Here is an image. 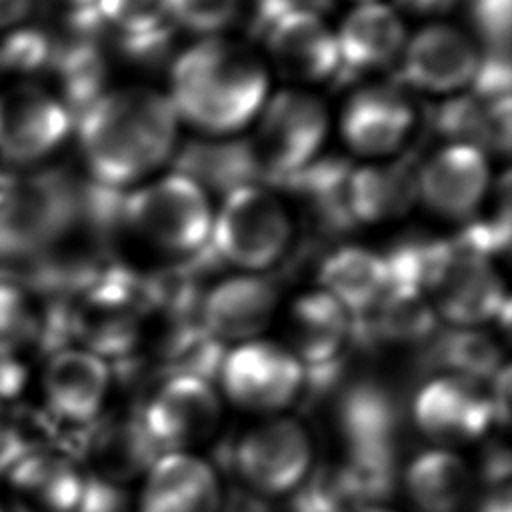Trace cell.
<instances>
[{"label":"cell","instance_id":"6da1fadb","mask_svg":"<svg viewBox=\"0 0 512 512\" xmlns=\"http://www.w3.org/2000/svg\"><path fill=\"white\" fill-rule=\"evenodd\" d=\"M78 138L94 182L122 190L172 156L176 112L156 90L120 88L80 112Z\"/></svg>","mask_w":512,"mask_h":512},{"label":"cell","instance_id":"7a4b0ae2","mask_svg":"<svg viewBox=\"0 0 512 512\" xmlns=\"http://www.w3.org/2000/svg\"><path fill=\"white\" fill-rule=\"evenodd\" d=\"M266 70L244 46L210 38L182 52L170 72V104L176 116L208 134H230L262 108Z\"/></svg>","mask_w":512,"mask_h":512},{"label":"cell","instance_id":"3957f363","mask_svg":"<svg viewBox=\"0 0 512 512\" xmlns=\"http://www.w3.org/2000/svg\"><path fill=\"white\" fill-rule=\"evenodd\" d=\"M148 298L144 278L124 266L108 264L78 292V302L68 308L70 336L100 358H126L136 348Z\"/></svg>","mask_w":512,"mask_h":512},{"label":"cell","instance_id":"277c9868","mask_svg":"<svg viewBox=\"0 0 512 512\" xmlns=\"http://www.w3.org/2000/svg\"><path fill=\"white\" fill-rule=\"evenodd\" d=\"M424 294L434 314L454 328H476L500 316L508 322V296L490 256L460 234L440 240Z\"/></svg>","mask_w":512,"mask_h":512},{"label":"cell","instance_id":"5b68a950","mask_svg":"<svg viewBox=\"0 0 512 512\" xmlns=\"http://www.w3.org/2000/svg\"><path fill=\"white\" fill-rule=\"evenodd\" d=\"M230 466L242 488L266 500L290 496L314 468V442L296 416H266L238 436Z\"/></svg>","mask_w":512,"mask_h":512},{"label":"cell","instance_id":"8992f818","mask_svg":"<svg viewBox=\"0 0 512 512\" xmlns=\"http://www.w3.org/2000/svg\"><path fill=\"white\" fill-rule=\"evenodd\" d=\"M288 244V212L280 198L260 184H246L226 194L208 240L218 260L246 270L276 264Z\"/></svg>","mask_w":512,"mask_h":512},{"label":"cell","instance_id":"52a82bcc","mask_svg":"<svg viewBox=\"0 0 512 512\" xmlns=\"http://www.w3.org/2000/svg\"><path fill=\"white\" fill-rule=\"evenodd\" d=\"M122 218L144 240L168 252H200L212 230L204 190L182 174H168L124 196Z\"/></svg>","mask_w":512,"mask_h":512},{"label":"cell","instance_id":"ba28073f","mask_svg":"<svg viewBox=\"0 0 512 512\" xmlns=\"http://www.w3.org/2000/svg\"><path fill=\"white\" fill-rule=\"evenodd\" d=\"M218 382L222 400L266 418L284 414L300 400L304 366L282 342L254 338L224 352Z\"/></svg>","mask_w":512,"mask_h":512},{"label":"cell","instance_id":"9c48e42d","mask_svg":"<svg viewBox=\"0 0 512 512\" xmlns=\"http://www.w3.org/2000/svg\"><path fill=\"white\" fill-rule=\"evenodd\" d=\"M80 216V194L60 176H0V252L58 240Z\"/></svg>","mask_w":512,"mask_h":512},{"label":"cell","instance_id":"30bf717a","mask_svg":"<svg viewBox=\"0 0 512 512\" xmlns=\"http://www.w3.org/2000/svg\"><path fill=\"white\" fill-rule=\"evenodd\" d=\"M326 130L328 116L316 96L298 90L278 92L264 106L256 138L250 140L264 182L282 184L316 160Z\"/></svg>","mask_w":512,"mask_h":512},{"label":"cell","instance_id":"8fae6325","mask_svg":"<svg viewBox=\"0 0 512 512\" xmlns=\"http://www.w3.org/2000/svg\"><path fill=\"white\" fill-rule=\"evenodd\" d=\"M140 420L162 454L192 452L218 434L224 400L210 380L172 374L144 402Z\"/></svg>","mask_w":512,"mask_h":512},{"label":"cell","instance_id":"7c38bea8","mask_svg":"<svg viewBox=\"0 0 512 512\" xmlns=\"http://www.w3.org/2000/svg\"><path fill=\"white\" fill-rule=\"evenodd\" d=\"M410 418L436 448L456 450L478 442L494 424L488 388L458 374H436L414 394Z\"/></svg>","mask_w":512,"mask_h":512},{"label":"cell","instance_id":"4fadbf2b","mask_svg":"<svg viewBox=\"0 0 512 512\" xmlns=\"http://www.w3.org/2000/svg\"><path fill=\"white\" fill-rule=\"evenodd\" d=\"M72 112L62 98L34 84L0 92V158L32 164L50 156L68 136Z\"/></svg>","mask_w":512,"mask_h":512},{"label":"cell","instance_id":"5bb4252c","mask_svg":"<svg viewBox=\"0 0 512 512\" xmlns=\"http://www.w3.org/2000/svg\"><path fill=\"white\" fill-rule=\"evenodd\" d=\"M334 430L348 462H398L400 410L386 386L360 380L346 386L334 404Z\"/></svg>","mask_w":512,"mask_h":512},{"label":"cell","instance_id":"9a60e30c","mask_svg":"<svg viewBox=\"0 0 512 512\" xmlns=\"http://www.w3.org/2000/svg\"><path fill=\"white\" fill-rule=\"evenodd\" d=\"M114 374L108 360L82 346H64L50 354L42 392L46 412L64 424L84 426L100 418Z\"/></svg>","mask_w":512,"mask_h":512},{"label":"cell","instance_id":"2e32d148","mask_svg":"<svg viewBox=\"0 0 512 512\" xmlns=\"http://www.w3.org/2000/svg\"><path fill=\"white\" fill-rule=\"evenodd\" d=\"M224 488L196 452H164L142 476L136 512H218Z\"/></svg>","mask_w":512,"mask_h":512},{"label":"cell","instance_id":"e0dca14e","mask_svg":"<svg viewBox=\"0 0 512 512\" xmlns=\"http://www.w3.org/2000/svg\"><path fill=\"white\" fill-rule=\"evenodd\" d=\"M478 62L480 54L466 34L446 24H432L402 48L398 82L444 94L472 82Z\"/></svg>","mask_w":512,"mask_h":512},{"label":"cell","instance_id":"ac0fdd59","mask_svg":"<svg viewBox=\"0 0 512 512\" xmlns=\"http://www.w3.org/2000/svg\"><path fill=\"white\" fill-rule=\"evenodd\" d=\"M278 306V288L264 276H232L216 284L200 300L198 318L204 330L224 342L258 338L272 322Z\"/></svg>","mask_w":512,"mask_h":512},{"label":"cell","instance_id":"d6986e66","mask_svg":"<svg viewBox=\"0 0 512 512\" xmlns=\"http://www.w3.org/2000/svg\"><path fill=\"white\" fill-rule=\"evenodd\" d=\"M488 176L482 148L450 144L418 168V194L432 212L462 220L480 206L488 188Z\"/></svg>","mask_w":512,"mask_h":512},{"label":"cell","instance_id":"ffe728a7","mask_svg":"<svg viewBox=\"0 0 512 512\" xmlns=\"http://www.w3.org/2000/svg\"><path fill=\"white\" fill-rule=\"evenodd\" d=\"M414 120V106L398 84H374L354 92L346 102L342 134L356 152L384 156L402 146Z\"/></svg>","mask_w":512,"mask_h":512},{"label":"cell","instance_id":"44dd1931","mask_svg":"<svg viewBox=\"0 0 512 512\" xmlns=\"http://www.w3.org/2000/svg\"><path fill=\"white\" fill-rule=\"evenodd\" d=\"M352 340V316L324 290L298 296L284 320V346L304 368L340 360Z\"/></svg>","mask_w":512,"mask_h":512},{"label":"cell","instance_id":"7402d4cb","mask_svg":"<svg viewBox=\"0 0 512 512\" xmlns=\"http://www.w3.org/2000/svg\"><path fill=\"white\" fill-rule=\"evenodd\" d=\"M266 46L276 70L296 82L336 80L340 56L336 34L320 16H292L272 24Z\"/></svg>","mask_w":512,"mask_h":512},{"label":"cell","instance_id":"603a6c76","mask_svg":"<svg viewBox=\"0 0 512 512\" xmlns=\"http://www.w3.org/2000/svg\"><path fill=\"white\" fill-rule=\"evenodd\" d=\"M402 488L416 512H468L476 478L458 452L432 446L404 466Z\"/></svg>","mask_w":512,"mask_h":512},{"label":"cell","instance_id":"cb8c5ba5","mask_svg":"<svg viewBox=\"0 0 512 512\" xmlns=\"http://www.w3.org/2000/svg\"><path fill=\"white\" fill-rule=\"evenodd\" d=\"M94 14L100 34L130 60L158 62L172 46L176 26L166 0H96Z\"/></svg>","mask_w":512,"mask_h":512},{"label":"cell","instance_id":"d4e9b609","mask_svg":"<svg viewBox=\"0 0 512 512\" xmlns=\"http://www.w3.org/2000/svg\"><path fill=\"white\" fill-rule=\"evenodd\" d=\"M336 44L340 56L336 80L346 82L394 62L404 48V24L390 6L366 2L346 16Z\"/></svg>","mask_w":512,"mask_h":512},{"label":"cell","instance_id":"484cf974","mask_svg":"<svg viewBox=\"0 0 512 512\" xmlns=\"http://www.w3.org/2000/svg\"><path fill=\"white\" fill-rule=\"evenodd\" d=\"M418 158L404 154L378 166L352 168L346 206L354 224H374L402 216L418 196Z\"/></svg>","mask_w":512,"mask_h":512},{"label":"cell","instance_id":"4316f807","mask_svg":"<svg viewBox=\"0 0 512 512\" xmlns=\"http://www.w3.org/2000/svg\"><path fill=\"white\" fill-rule=\"evenodd\" d=\"M20 498L38 512H78L88 472L54 450L28 456L8 470Z\"/></svg>","mask_w":512,"mask_h":512},{"label":"cell","instance_id":"83f0119b","mask_svg":"<svg viewBox=\"0 0 512 512\" xmlns=\"http://www.w3.org/2000/svg\"><path fill=\"white\" fill-rule=\"evenodd\" d=\"M176 174L196 182L202 190L220 194L264 182L262 170L250 140H196L182 146L174 156Z\"/></svg>","mask_w":512,"mask_h":512},{"label":"cell","instance_id":"f1b7e54d","mask_svg":"<svg viewBox=\"0 0 512 512\" xmlns=\"http://www.w3.org/2000/svg\"><path fill=\"white\" fill-rule=\"evenodd\" d=\"M318 280L320 290L338 300L352 318L366 314L388 290L384 256L362 246H342L326 256Z\"/></svg>","mask_w":512,"mask_h":512},{"label":"cell","instance_id":"f546056e","mask_svg":"<svg viewBox=\"0 0 512 512\" xmlns=\"http://www.w3.org/2000/svg\"><path fill=\"white\" fill-rule=\"evenodd\" d=\"M90 454L98 470L96 476L120 486L144 476L162 452L146 434L140 414H136L112 420L94 432Z\"/></svg>","mask_w":512,"mask_h":512},{"label":"cell","instance_id":"4dcf8cb0","mask_svg":"<svg viewBox=\"0 0 512 512\" xmlns=\"http://www.w3.org/2000/svg\"><path fill=\"white\" fill-rule=\"evenodd\" d=\"M430 358L438 374H458L474 380L494 376L504 364L496 340L476 328H454L432 342Z\"/></svg>","mask_w":512,"mask_h":512},{"label":"cell","instance_id":"1f68e13d","mask_svg":"<svg viewBox=\"0 0 512 512\" xmlns=\"http://www.w3.org/2000/svg\"><path fill=\"white\" fill-rule=\"evenodd\" d=\"M54 422L48 412L34 408H18L14 414H6L0 438V470L8 472L20 460L52 450Z\"/></svg>","mask_w":512,"mask_h":512},{"label":"cell","instance_id":"d6a6232c","mask_svg":"<svg viewBox=\"0 0 512 512\" xmlns=\"http://www.w3.org/2000/svg\"><path fill=\"white\" fill-rule=\"evenodd\" d=\"M40 322L30 294L12 282H0V358H14L38 340Z\"/></svg>","mask_w":512,"mask_h":512},{"label":"cell","instance_id":"836d02e7","mask_svg":"<svg viewBox=\"0 0 512 512\" xmlns=\"http://www.w3.org/2000/svg\"><path fill=\"white\" fill-rule=\"evenodd\" d=\"M174 26L194 34H218L238 14L240 0H166Z\"/></svg>","mask_w":512,"mask_h":512},{"label":"cell","instance_id":"e575fe53","mask_svg":"<svg viewBox=\"0 0 512 512\" xmlns=\"http://www.w3.org/2000/svg\"><path fill=\"white\" fill-rule=\"evenodd\" d=\"M474 32L486 44V50H504L510 46L512 0H462Z\"/></svg>","mask_w":512,"mask_h":512},{"label":"cell","instance_id":"d590c367","mask_svg":"<svg viewBox=\"0 0 512 512\" xmlns=\"http://www.w3.org/2000/svg\"><path fill=\"white\" fill-rule=\"evenodd\" d=\"M332 0H254L252 26L264 34L272 24L292 16H320L330 10Z\"/></svg>","mask_w":512,"mask_h":512},{"label":"cell","instance_id":"8d00e7d4","mask_svg":"<svg viewBox=\"0 0 512 512\" xmlns=\"http://www.w3.org/2000/svg\"><path fill=\"white\" fill-rule=\"evenodd\" d=\"M218 512H272V510L266 498L240 486L224 492Z\"/></svg>","mask_w":512,"mask_h":512},{"label":"cell","instance_id":"74e56055","mask_svg":"<svg viewBox=\"0 0 512 512\" xmlns=\"http://www.w3.org/2000/svg\"><path fill=\"white\" fill-rule=\"evenodd\" d=\"M472 512H510V486H488L482 498L474 502Z\"/></svg>","mask_w":512,"mask_h":512},{"label":"cell","instance_id":"f35d334b","mask_svg":"<svg viewBox=\"0 0 512 512\" xmlns=\"http://www.w3.org/2000/svg\"><path fill=\"white\" fill-rule=\"evenodd\" d=\"M32 10V0H0V32L14 30Z\"/></svg>","mask_w":512,"mask_h":512},{"label":"cell","instance_id":"ab89813d","mask_svg":"<svg viewBox=\"0 0 512 512\" xmlns=\"http://www.w3.org/2000/svg\"><path fill=\"white\" fill-rule=\"evenodd\" d=\"M398 6H402L406 12L430 16V14H442L450 8H454L462 0H396Z\"/></svg>","mask_w":512,"mask_h":512},{"label":"cell","instance_id":"60d3db41","mask_svg":"<svg viewBox=\"0 0 512 512\" xmlns=\"http://www.w3.org/2000/svg\"><path fill=\"white\" fill-rule=\"evenodd\" d=\"M66 6H70L72 12H78V10H86V8H92L96 4V0H58Z\"/></svg>","mask_w":512,"mask_h":512},{"label":"cell","instance_id":"b9f144b4","mask_svg":"<svg viewBox=\"0 0 512 512\" xmlns=\"http://www.w3.org/2000/svg\"><path fill=\"white\" fill-rule=\"evenodd\" d=\"M350 512H398V510H392L384 504H364V506H356L352 508Z\"/></svg>","mask_w":512,"mask_h":512},{"label":"cell","instance_id":"7bdbcfd3","mask_svg":"<svg viewBox=\"0 0 512 512\" xmlns=\"http://www.w3.org/2000/svg\"><path fill=\"white\" fill-rule=\"evenodd\" d=\"M4 422H6V410H4V404L0 400V438H2V430H4Z\"/></svg>","mask_w":512,"mask_h":512},{"label":"cell","instance_id":"ee69618b","mask_svg":"<svg viewBox=\"0 0 512 512\" xmlns=\"http://www.w3.org/2000/svg\"><path fill=\"white\" fill-rule=\"evenodd\" d=\"M360 2H372V0H360Z\"/></svg>","mask_w":512,"mask_h":512},{"label":"cell","instance_id":"f6af8a7d","mask_svg":"<svg viewBox=\"0 0 512 512\" xmlns=\"http://www.w3.org/2000/svg\"><path fill=\"white\" fill-rule=\"evenodd\" d=\"M0 70H2V66H0Z\"/></svg>","mask_w":512,"mask_h":512},{"label":"cell","instance_id":"bcb514c9","mask_svg":"<svg viewBox=\"0 0 512 512\" xmlns=\"http://www.w3.org/2000/svg\"><path fill=\"white\" fill-rule=\"evenodd\" d=\"M0 510H2V508H0Z\"/></svg>","mask_w":512,"mask_h":512}]
</instances>
